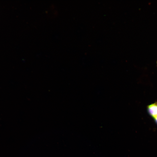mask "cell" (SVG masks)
<instances>
[{"mask_svg":"<svg viewBox=\"0 0 157 157\" xmlns=\"http://www.w3.org/2000/svg\"><path fill=\"white\" fill-rule=\"evenodd\" d=\"M148 112L154 119L157 116V102L149 105L147 107Z\"/></svg>","mask_w":157,"mask_h":157,"instance_id":"obj_1","label":"cell"},{"mask_svg":"<svg viewBox=\"0 0 157 157\" xmlns=\"http://www.w3.org/2000/svg\"><path fill=\"white\" fill-rule=\"evenodd\" d=\"M156 123L157 124V116L154 119Z\"/></svg>","mask_w":157,"mask_h":157,"instance_id":"obj_2","label":"cell"}]
</instances>
